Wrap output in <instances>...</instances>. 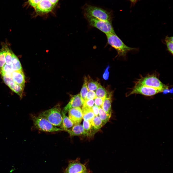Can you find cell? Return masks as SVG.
<instances>
[{"instance_id":"cell-28","label":"cell","mask_w":173,"mask_h":173,"mask_svg":"<svg viewBox=\"0 0 173 173\" xmlns=\"http://www.w3.org/2000/svg\"><path fill=\"white\" fill-rule=\"evenodd\" d=\"M13 71L11 65H8L5 63L2 68L0 73L1 74H12Z\"/></svg>"},{"instance_id":"cell-1","label":"cell","mask_w":173,"mask_h":173,"mask_svg":"<svg viewBox=\"0 0 173 173\" xmlns=\"http://www.w3.org/2000/svg\"><path fill=\"white\" fill-rule=\"evenodd\" d=\"M106 35L108 44L116 50L119 56H124L129 51L136 49L126 45L115 33Z\"/></svg>"},{"instance_id":"cell-31","label":"cell","mask_w":173,"mask_h":173,"mask_svg":"<svg viewBox=\"0 0 173 173\" xmlns=\"http://www.w3.org/2000/svg\"><path fill=\"white\" fill-rule=\"evenodd\" d=\"M105 99L97 97L95 99L94 101L95 105L99 107H101Z\"/></svg>"},{"instance_id":"cell-25","label":"cell","mask_w":173,"mask_h":173,"mask_svg":"<svg viewBox=\"0 0 173 173\" xmlns=\"http://www.w3.org/2000/svg\"><path fill=\"white\" fill-rule=\"evenodd\" d=\"M87 85V77H85L84 79V81L82 87L80 92V95L83 100L84 101L86 100V94L89 91Z\"/></svg>"},{"instance_id":"cell-5","label":"cell","mask_w":173,"mask_h":173,"mask_svg":"<svg viewBox=\"0 0 173 173\" xmlns=\"http://www.w3.org/2000/svg\"><path fill=\"white\" fill-rule=\"evenodd\" d=\"M84 16L91 26L96 28L106 34L115 33L111 22L102 20L85 14Z\"/></svg>"},{"instance_id":"cell-19","label":"cell","mask_w":173,"mask_h":173,"mask_svg":"<svg viewBox=\"0 0 173 173\" xmlns=\"http://www.w3.org/2000/svg\"><path fill=\"white\" fill-rule=\"evenodd\" d=\"M90 123L93 127L96 130L100 129L103 126L102 120L98 116H95Z\"/></svg>"},{"instance_id":"cell-14","label":"cell","mask_w":173,"mask_h":173,"mask_svg":"<svg viewBox=\"0 0 173 173\" xmlns=\"http://www.w3.org/2000/svg\"><path fill=\"white\" fill-rule=\"evenodd\" d=\"M62 120L60 128L63 129L64 131H65L66 130L72 127L74 124L68 117L66 115V114L62 112Z\"/></svg>"},{"instance_id":"cell-24","label":"cell","mask_w":173,"mask_h":173,"mask_svg":"<svg viewBox=\"0 0 173 173\" xmlns=\"http://www.w3.org/2000/svg\"><path fill=\"white\" fill-rule=\"evenodd\" d=\"M9 87L13 91L18 95L22 98L24 88L19 85L15 83Z\"/></svg>"},{"instance_id":"cell-8","label":"cell","mask_w":173,"mask_h":173,"mask_svg":"<svg viewBox=\"0 0 173 173\" xmlns=\"http://www.w3.org/2000/svg\"><path fill=\"white\" fill-rule=\"evenodd\" d=\"M86 171L85 165L81 163L79 158H77L69 161L68 166L63 173H82Z\"/></svg>"},{"instance_id":"cell-35","label":"cell","mask_w":173,"mask_h":173,"mask_svg":"<svg viewBox=\"0 0 173 173\" xmlns=\"http://www.w3.org/2000/svg\"><path fill=\"white\" fill-rule=\"evenodd\" d=\"M82 173H87V171H86Z\"/></svg>"},{"instance_id":"cell-16","label":"cell","mask_w":173,"mask_h":173,"mask_svg":"<svg viewBox=\"0 0 173 173\" xmlns=\"http://www.w3.org/2000/svg\"><path fill=\"white\" fill-rule=\"evenodd\" d=\"M12 56L11 66L13 71L23 70L21 65L19 59L12 52Z\"/></svg>"},{"instance_id":"cell-2","label":"cell","mask_w":173,"mask_h":173,"mask_svg":"<svg viewBox=\"0 0 173 173\" xmlns=\"http://www.w3.org/2000/svg\"><path fill=\"white\" fill-rule=\"evenodd\" d=\"M60 105L58 104L51 108L41 112L39 116L47 120L56 126H60L62 118Z\"/></svg>"},{"instance_id":"cell-13","label":"cell","mask_w":173,"mask_h":173,"mask_svg":"<svg viewBox=\"0 0 173 173\" xmlns=\"http://www.w3.org/2000/svg\"><path fill=\"white\" fill-rule=\"evenodd\" d=\"M81 110L83 114V118L84 120H87L90 122L95 117L91 108L82 106Z\"/></svg>"},{"instance_id":"cell-30","label":"cell","mask_w":173,"mask_h":173,"mask_svg":"<svg viewBox=\"0 0 173 173\" xmlns=\"http://www.w3.org/2000/svg\"><path fill=\"white\" fill-rule=\"evenodd\" d=\"M94 101L93 99L86 100L84 101L82 106L91 108L93 105Z\"/></svg>"},{"instance_id":"cell-21","label":"cell","mask_w":173,"mask_h":173,"mask_svg":"<svg viewBox=\"0 0 173 173\" xmlns=\"http://www.w3.org/2000/svg\"><path fill=\"white\" fill-rule=\"evenodd\" d=\"M1 75L4 82L9 87L15 83L12 78V74H3Z\"/></svg>"},{"instance_id":"cell-22","label":"cell","mask_w":173,"mask_h":173,"mask_svg":"<svg viewBox=\"0 0 173 173\" xmlns=\"http://www.w3.org/2000/svg\"><path fill=\"white\" fill-rule=\"evenodd\" d=\"M83 126L85 131L87 134L88 136H90L93 135L92 131L93 129H94L90 123L89 121L84 120Z\"/></svg>"},{"instance_id":"cell-17","label":"cell","mask_w":173,"mask_h":173,"mask_svg":"<svg viewBox=\"0 0 173 173\" xmlns=\"http://www.w3.org/2000/svg\"><path fill=\"white\" fill-rule=\"evenodd\" d=\"M100 84L97 81L93 80L90 77H88V78H87V85L89 90H95Z\"/></svg>"},{"instance_id":"cell-23","label":"cell","mask_w":173,"mask_h":173,"mask_svg":"<svg viewBox=\"0 0 173 173\" xmlns=\"http://www.w3.org/2000/svg\"><path fill=\"white\" fill-rule=\"evenodd\" d=\"M95 93L97 97L105 99L106 97L107 94L105 88L100 84L96 90Z\"/></svg>"},{"instance_id":"cell-20","label":"cell","mask_w":173,"mask_h":173,"mask_svg":"<svg viewBox=\"0 0 173 173\" xmlns=\"http://www.w3.org/2000/svg\"><path fill=\"white\" fill-rule=\"evenodd\" d=\"M5 50V59L6 64L8 65H11L12 63V53L7 46L6 45H3Z\"/></svg>"},{"instance_id":"cell-6","label":"cell","mask_w":173,"mask_h":173,"mask_svg":"<svg viewBox=\"0 0 173 173\" xmlns=\"http://www.w3.org/2000/svg\"><path fill=\"white\" fill-rule=\"evenodd\" d=\"M136 82L162 91L164 89L168 87L161 81L155 74L142 77Z\"/></svg>"},{"instance_id":"cell-32","label":"cell","mask_w":173,"mask_h":173,"mask_svg":"<svg viewBox=\"0 0 173 173\" xmlns=\"http://www.w3.org/2000/svg\"><path fill=\"white\" fill-rule=\"evenodd\" d=\"M109 68V66H107L103 75V78L105 80H107L109 78V72L108 70Z\"/></svg>"},{"instance_id":"cell-34","label":"cell","mask_w":173,"mask_h":173,"mask_svg":"<svg viewBox=\"0 0 173 173\" xmlns=\"http://www.w3.org/2000/svg\"><path fill=\"white\" fill-rule=\"evenodd\" d=\"M130 1L131 2V6H134L136 3L140 0H127Z\"/></svg>"},{"instance_id":"cell-15","label":"cell","mask_w":173,"mask_h":173,"mask_svg":"<svg viewBox=\"0 0 173 173\" xmlns=\"http://www.w3.org/2000/svg\"><path fill=\"white\" fill-rule=\"evenodd\" d=\"M111 94H109L105 99L101 107L107 114L111 115Z\"/></svg>"},{"instance_id":"cell-26","label":"cell","mask_w":173,"mask_h":173,"mask_svg":"<svg viewBox=\"0 0 173 173\" xmlns=\"http://www.w3.org/2000/svg\"><path fill=\"white\" fill-rule=\"evenodd\" d=\"M166 42L167 50L172 55L173 53V37L167 36L165 38Z\"/></svg>"},{"instance_id":"cell-12","label":"cell","mask_w":173,"mask_h":173,"mask_svg":"<svg viewBox=\"0 0 173 173\" xmlns=\"http://www.w3.org/2000/svg\"><path fill=\"white\" fill-rule=\"evenodd\" d=\"M12 77L15 83L24 89L25 83V76L23 70L13 71L12 74Z\"/></svg>"},{"instance_id":"cell-4","label":"cell","mask_w":173,"mask_h":173,"mask_svg":"<svg viewBox=\"0 0 173 173\" xmlns=\"http://www.w3.org/2000/svg\"><path fill=\"white\" fill-rule=\"evenodd\" d=\"M30 118L33 121L34 127L41 131L47 132L64 131L61 128L54 126L43 117L31 114Z\"/></svg>"},{"instance_id":"cell-27","label":"cell","mask_w":173,"mask_h":173,"mask_svg":"<svg viewBox=\"0 0 173 173\" xmlns=\"http://www.w3.org/2000/svg\"><path fill=\"white\" fill-rule=\"evenodd\" d=\"M6 52L3 45L0 50V73L4 66L6 63L5 55Z\"/></svg>"},{"instance_id":"cell-29","label":"cell","mask_w":173,"mask_h":173,"mask_svg":"<svg viewBox=\"0 0 173 173\" xmlns=\"http://www.w3.org/2000/svg\"><path fill=\"white\" fill-rule=\"evenodd\" d=\"M97 97L95 93L93 91H90L87 93L86 100L94 99Z\"/></svg>"},{"instance_id":"cell-9","label":"cell","mask_w":173,"mask_h":173,"mask_svg":"<svg viewBox=\"0 0 173 173\" xmlns=\"http://www.w3.org/2000/svg\"><path fill=\"white\" fill-rule=\"evenodd\" d=\"M84 101L82 98L80 94L72 96L68 104L64 107L62 112L66 114L71 109L82 106Z\"/></svg>"},{"instance_id":"cell-33","label":"cell","mask_w":173,"mask_h":173,"mask_svg":"<svg viewBox=\"0 0 173 173\" xmlns=\"http://www.w3.org/2000/svg\"><path fill=\"white\" fill-rule=\"evenodd\" d=\"M91 109L95 116H98L99 114V107L95 105L93 106Z\"/></svg>"},{"instance_id":"cell-11","label":"cell","mask_w":173,"mask_h":173,"mask_svg":"<svg viewBox=\"0 0 173 173\" xmlns=\"http://www.w3.org/2000/svg\"><path fill=\"white\" fill-rule=\"evenodd\" d=\"M71 136L83 135L88 136L83 126L80 124L75 125L71 128L65 130Z\"/></svg>"},{"instance_id":"cell-10","label":"cell","mask_w":173,"mask_h":173,"mask_svg":"<svg viewBox=\"0 0 173 173\" xmlns=\"http://www.w3.org/2000/svg\"><path fill=\"white\" fill-rule=\"evenodd\" d=\"M68 116L74 125L80 124L83 118L82 110L79 107L71 108L68 111Z\"/></svg>"},{"instance_id":"cell-18","label":"cell","mask_w":173,"mask_h":173,"mask_svg":"<svg viewBox=\"0 0 173 173\" xmlns=\"http://www.w3.org/2000/svg\"><path fill=\"white\" fill-rule=\"evenodd\" d=\"M99 114L103 125L109 121L111 116V114L106 113L101 107H99Z\"/></svg>"},{"instance_id":"cell-7","label":"cell","mask_w":173,"mask_h":173,"mask_svg":"<svg viewBox=\"0 0 173 173\" xmlns=\"http://www.w3.org/2000/svg\"><path fill=\"white\" fill-rule=\"evenodd\" d=\"M162 92L161 90L149 87L135 82L134 86L128 93L127 96H129L134 94H139L147 96H151Z\"/></svg>"},{"instance_id":"cell-3","label":"cell","mask_w":173,"mask_h":173,"mask_svg":"<svg viewBox=\"0 0 173 173\" xmlns=\"http://www.w3.org/2000/svg\"><path fill=\"white\" fill-rule=\"evenodd\" d=\"M83 10L84 14L102 20L111 22V14L106 10L87 4L83 7Z\"/></svg>"}]
</instances>
